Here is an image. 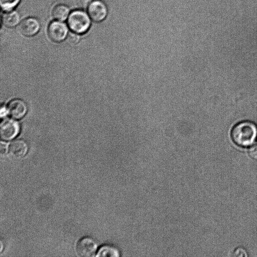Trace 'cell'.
<instances>
[{"instance_id":"7a4b0ae2","label":"cell","mask_w":257,"mask_h":257,"mask_svg":"<svg viewBox=\"0 0 257 257\" xmlns=\"http://www.w3.org/2000/svg\"><path fill=\"white\" fill-rule=\"evenodd\" d=\"M67 22L70 29L79 34L86 32L90 26L89 16L81 10H75L71 12Z\"/></svg>"},{"instance_id":"6da1fadb","label":"cell","mask_w":257,"mask_h":257,"mask_svg":"<svg viewBox=\"0 0 257 257\" xmlns=\"http://www.w3.org/2000/svg\"><path fill=\"white\" fill-rule=\"evenodd\" d=\"M231 137L237 146L242 147L252 144L257 138V126L250 121H242L232 128Z\"/></svg>"},{"instance_id":"3957f363","label":"cell","mask_w":257,"mask_h":257,"mask_svg":"<svg viewBox=\"0 0 257 257\" xmlns=\"http://www.w3.org/2000/svg\"><path fill=\"white\" fill-rule=\"evenodd\" d=\"M97 248V245L92 238L84 237L77 242L75 247L77 255L81 257H89L94 255Z\"/></svg>"},{"instance_id":"30bf717a","label":"cell","mask_w":257,"mask_h":257,"mask_svg":"<svg viewBox=\"0 0 257 257\" xmlns=\"http://www.w3.org/2000/svg\"><path fill=\"white\" fill-rule=\"evenodd\" d=\"M20 16L15 11H7L3 14L2 18L3 24L8 28H13L19 23Z\"/></svg>"},{"instance_id":"5bb4252c","label":"cell","mask_w":257,"mask_h":257,"mask_svg":"<svg viewBox=\"0 0 257 257\" xmlns=\"http://www.w3.org/2000/svg\"><path fill=\"white\" fill-rule=\"evenodd\" d=\"M76 33L74 32L69 33L67 36V40L68 42L72 44H77L80 40V36Z\"/></svg>"},{"instance_id":"9c48e42d","label":"cell","mask_w":257,"mask_h":257,"mask_svg":"<svg viewBox=\"0 0 257 257\" xmlns=\"http://www.w3.org/2000/svg\"><path fill=\"white\" fill-rule=\"evenodd\" d=\"M28 150L27 143L23 140L18 139L13 141L8 148L10 155L16 158H21L25 156Z\"/></svg>"},{"instance_id":"2e32d148","label":"cell","mask_w":257,"mask_h":257,"mask_svg":"<svg viewBox=\"0 0 257 257\" xmlns=\"http://www.w3.org/2000/svg\"><path fill=\"white\" fill-rule=\"evenodd\" d=\"M248 153L252 159L257 160V143L252 145L249 148Z\"/></svg>"},{"instance_id":"4fadbf2b","label":"cell","mask_w":257,"mask_h":257,"mask_svg":"<svg viewBox=\"0 0 257 257\" xmlns=\"http://www.w3.org/2000/svg\"><path fill=\"white\" fill-rule=\"evenodd\" d=\"M21 0H0V5L4 11H10L16 7Z\"/></svg>"},{"instance_id":"ac0fdd59","label":"cell","mask_w":257,"mask_h":257,"mask_svg":"<svg viewBox=\"0 0 257 257\" xmlns=\"http://www.w3.org/2000/svg\"><path fill=\"white\" fill-rule=\"evenodd\" d=\"M9 147H8L7 144L5 142H1L0 144V153L1 155H5L7 151L8 150Z\"/></svg>"},{"instance_id":"9a60e30c","label":"cell","mask_w":257,"mask_h":257,"mask_svg":"<svg viewBox=\"0 0 257 257\" xmlns=\"http://www.w3.org/2000/svg\"><path fill=\"white\" fill-rule=\"evenodd\" d=\"M232 255L236 257H245L247 256V254L244 248L239 247L234 250Z\"/></svg>"},{"instance_id":"5b68a950","label":"cell","mask_w":257,"mask_h":257,"mask_svg":"<svg viewBox=\"0 0 257 257\" xmlns=\"http://www.w3.org/2000/svg\"><path fill=\"white\" fill-rule=\"evenodd\" d=\"M48 34L50 39L55 42L64 40L68 34L66 24L59 21H53L48 28Z\"/></svg>"},{"instance_id":"52a82bcc","label":"cell","mask_w":257,"mask_h":257,"mask_svg":"<svg viewBox=\"0 0 257 257\" xmlns=\"http://www.w3.org/2000/svg\"><path fill=\"white\" fill-rule=\"evenodd\" d=\"M40 28L39 21L34 18H28L23 20L19 25V30L25 36L31 37L36 35Z\"/></svg>"},{"instance_id":"7c38bea8","label":"cell","mask_w":257,"mask_h":257,"mask_svg":"<svg viewBox=\"0 0 257 257\" xmlns=\"http://www.w3.org/2000/svg\"><path fill=\"white\" fill-rule=\"evenodd\" d=\"M69 8L63 4H59L56 6L52 10L53 17L58 21H65L69 16Z\"/></svg>"},{"instance_id":"8fae6325","label":"cell","mask_w":257,"mask_h":257,"mask_svg":"<svg viewBox=\"0 0 257 257\" xmlns=\"http://www.w3.org/2000/svg\"><path fill=\"white\" fill-rule=\"evenodd\" d=\"M96 256L119 257L120 251L116 246L112 245H104L101 246L96 252Z\"/></svg>"},{"instance_id":"ba28073f","label":"cell","mask_w":257,"mask_h":257,"mask_svg":"<svg viewBox=\"0 0 257 257\" xmlns=\"http://www.w3.org/2000/svg\"><path fill=\"white\" fill-rule=\"evenodd\" d=\"M7 110L10 115L13 118L20 119L26 113L27 105L23 100L14 99L9 102Z\"/></svg>"},{"instance_id":"8992f818","label":"cell","mask_w":257,"mask_h":257,"mask_svg":"<svg viewBox=\"0 0 257 257\" xmlns=\"http://www.w3.org/2000/svg\"><path fill=\"white\" fill-rule=\"evenodd\" d=\"M20 131L18 123L12 119H6L1 123L0 136L3 140L9 141L18 135Z\"/></svg>"},{"instance_id":"277c9868","label":"cell","mask_w":257,"mask_h":257,"mask_svg":"<svg viewBox=\"0 0 257 257\" xmlns=\"http://www.w3.org/2000/svg\"><path fill=\"white\" fill-rule=\"evenodd\" d=\"M88 13L92 21L100 22L106 17L108 10L104 2L100 0H94L88 6Z\"/></svg>"},{"instance_id":"d6986e66","label":"cell","mask_w":257,"mask_h":257,"mask_svg":"<svg viewBox=\"0 0 257 257\" xmlns=\"http://www.w3.org/2000/svg\"><path fill=\"white\" fill-rule=\"evenodd\" d=\"M7 109L6 108V107H1V116H3V115H5L7 112Z\"/></svg>"},{"instance_id":"e0dca14e","label":"cell","mask_w":257,"mask_h":257,"mask_svg":"<svg viewBox=\"0 0 257 257\" xmlns=\"http://www.w3.org/2000/svg\"><path fill=\"white\" fill-rule=\"evenodd\" d=\"M77 6L81 9H85L91 3V0H76Z\"/></svg>"},{"instance_id":"ffe728a7","label":"cell","mask_w":257,"mask_h":257,"mask_svg":"<svg viewBox=\"0 0 257 257\" xmlns=\"http://www.w3.org/2000/svg\"><path fill=\"white\" fill-rule=\"evenodd\" d=\"M1 251H2V249H3V243H2V241H1Z\"/></svg>"}]
</instances>
